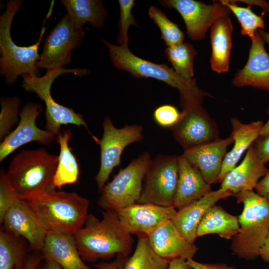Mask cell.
Here are the masks:
<instances>
[{"mask_svg":"<svg viewBox=\"0 0 269 269\" xmlns=\"http://www.w3.org/2000/svg\"><path fill=\"white\" fill-rule=\"evenodd\" d=\"M254 142L259 158L266 164L269 161V133L265 136H259Z\"/></svg>","mask_w":269,"mask_h":269,"instance_id":"obj_38","label":"cell"},{"mask_svg":"<svg viewBox=\"0 0 269 269\" xmlns=\"http://www.w3.org/2000/svg\"><path fill=\"white\" fill-rule=\"evenodd\" d=\"M22 3L20 0H8L0 16V74L8 85L13 84L19 76L26 74L40 76L37 65L40 58L38 48L46 28L42 27L36 43L29 46L17 45L11 36L12 22Z\"/></svg>","mask_w":269,"mask_h":269,"instance_id":"obj_4","label":"cell"},{"mask_svg":"<svg viewBox=\"0 0 269 269\" xmlns=\"http://www.w3.org/2000/svg\"><path fill=\"white\" fill-rule=\"evenodd\" d=\"M203 102L180 105V119L172 130L174 139L184 150L220 138L217 124L203 107Z\"/></svg>","mask_w":269,"mask_h":269,"instance_id":"obj_11","label":"cell"},{"mask_svg":"<svg viewBox=\"0 0 269 269\" xmlns=\"http://www.w3.org/2000/svg\"><path fill=\"white\" fill-rule=\"evenodd\" d=\"M1 224L6 231L26 240L34 252L41 253L47 232L24 200L15 202Z\"/></svg>","mask_w":269,"mask_h":269,"instance_id":"obj_16","label":"cell"},{"mask_svg":"<svg viewBox=\"0 0 269 269\" xmlns=\"http://www.w3.org/2000/svg\"><path fill=\"white\" fill-rule=\"evenodd\" d=\"M87 68L67 69L61 68L53 70H47L42 77L26 74L22 76L21 86L26 91L35 93L46 106L45 113L46 130L56 136L61 132V126L71 124L86 128L94 140L98 143L99 139L89 131L88 125L82 115L76 113L71 108L64 106L56 102L51 94V88L55 80L61 75L71 73L79 77L90 73Z\"/></svg>","mask_w":269,"mask_h":269,"instance_id":"obj_7","label":"cell"},{"mask_svg":"<svg viewBox=\"0 0 269 269\" xmlns=\"http://www.w3.org/2000/svg\"><path fill=\"white\" fill-rule=\"evenodd\" d=\"M159 2L180 13L189 38L194 41L204 39L214 22L222 16H229L231 12L220 0L213 1L212 4L194 0H162Z\"/></svg>","mask_w":269,"mask_h":269,"instance_id":"obj_13","label":"cell"},{"mask_svg":"<svg viewBox=\"0 0 269 269\" xmlns=\"http://www.w3.org/2000/svg\"><path fill=\"white\" fill-rule=\"evenodd\" d=\"M233 143L230 135L215 141L184 150L183 155L200 172L210 184L218 182L223 161L229 145Z\"/></svg>","mask_w":269,"mask_h":269,"instance_id":"obj_18","label":"cell"},{"mask_svg":"<svg viewBox=\"0 0 269 269\" xmlns=\"http://www.w3.org/2000/svg\"><path fill=\"white\" fill-rule=\"evenodd\" d=\"M165 54L178 75L186 79L194 78V61L197 51L192 44L183 42L168 46Z\"/></svg>","mask_w":269,"mask_h":269,"instance_id":"obj_31","label":"cell"},{"mask_svg":"<svg viewBox=\"0 0 269 269\" xmlns=\"http://www.w3.org/2000/svg\"><path fill=\"white\" fill-rule=\"evenodd\" d=\"M26 247L20 238L6 231L0 229V269H14L26 259Z\"/></svg>","mask_w":269,"mask_h":269,"instance_id":"obj_30","label":"cell"},{"mask_svg":"<svg viewBox=\"0 0 269 269\" xmlns=\"http://www.w3.org/2000/svg\"><path fill=\"white\" fill-rule=\"evenodd\" d=\"M178 178V155H157L151 159L145 173L137 203L172 206Z\"/></svg>","mask_w":269,"mask_h":269,"instance_id":"obj_9","label":"cell"},{"mask_svg":"<svg viewBox=\"0 0 269 269\" xmlns=\"http://www.w3.org/2000/svg\"><path fill=\"white\" fill-rule=\"evenodd\" d=\"M120 19L119 22V33L117 42L119 46L128 48L129 43L128 31L131 25L139 27L134 15L132 12L134 5L133 0H119Z\"/></svg>","mask_w":269,"mask_h":269,"instance_id":"obj_35","label":"cell"},{"mask_svg":"<svg viewBox=\"0 0 269 269\" xmlns=\"http://www.w3.org/2000/svg\"><path fill=\"white\" fill-rule=\"evenodd\" d=\"M24 200L47 232L73 235L88 216L89 200L75 192L54 189Z\"/></svg>","mask_w":269,"mask_h":269,"instance_id":"obj_2","label":"cell"},{"mask_svg":"<svg viewBox=\"0 0 269 269\" xmlns=\"http://www.w3.org/2000/svg\"><path fill=\"white\" fill-rule=\"evenodd\" d=\"M36 269H63L58 264L54 261L44 259Z\"/></svg>","mask_w":269,"mask_h":269,"instance_id":"obj_45","label":"cell"},{"mask_svg":"<svg viewBox=\"0 0 269 269\" xmlns=\"http://www.w3.org/2000/svg\"><path fill=\"white\" fill-rule=\"evenodd\" d=\"M234 196L231 191L220 188L211 191L200 199L177 211L171 219L180 234L188 242L194 243L196 230L207 210L219 200Z\"/></svg>","mask_w":269,"mask_h":269,"instance_id":"obj_19","label":"cell"},{"mask_svg":"<svg viewBox=\"0 0 269 269\" xmlns=\"http://www.w3.org/2000/svg\"><path fill=\"white\" fill-rule=\"evenodd\" d=\"M60 1L77 27L83 28L87 23L97 28L104 26L108 13L102 0H62Z\"/></svg>","mask_w":269,"mask_h":269,"instance_id":"obj_28","label":"cell"},{"mask_svg":"<svg viewBox=\"0 0 269 269\" xmlns=\"http://www.w3.org/2000/svg\"><path fill=\"white\" fill-rule=\"evenodd\" d=\"M266 164L259 158L253 144L242 162L226 175L220 188L231 191L234 196L241 192L254 190L269 170Z\"/></svg>","mask_w":269,"mask_h":269,"instance_id":"obj_20","label":"cell"},{"mask_svg":"<svg viewBox=\"0 0 269 269\" xmlns=\"http://www.w3.org/2000/svg\"><path fill=\"white\" fill-rule=\"evenodd\" d=\"M181 112L174 106L163 105L153 112V119L158 125L163 128H173L181 118Z\"/></svg>","mask_w":269,"mask_h":269,"instance_id":"obj_37","label":"cell"},{"mask_svg":"<svg viewBox=\"0 0 269 269\" xmlns=\"http://www.w3.org/2000/svg\"><path fill=\"white\" fill-rule=\"evenodd\" d=\"M186 263L190 269H236L234 266H229L226 264H205L201 263L189 259Z\"/></svg>","mask_w":269,"mask_h":269,"instance_id":"obj_40","label":"cell"},{"mask_svg":"<svg viewBox=\"0 0 269 269\" xmlns=\"http://www.w3.org/2000/svg\"><path fill=\"white\" fill-rule=\"evenodd\" d=\"M233 26L229 16H224L214 22L210 28L212 52L210 65L218 73H224L229 70Z\"/></svg>","mask_w":269,"mask_h":269,"instance_id":"obj_25","label":"cell"},{"mask_svg":"<svg viewBox=\"0 0 269 269\" xmlns=\"http://www.w3.org/2000/svg\"><path fill=\"white\" fill-rule=\"evenodd\" d=\"M173 206L135 203L116 211L123 228L130 234L147 237L177 212Z\"/></svg>","mask_w":269,"mask_h":269,"instance_id":"obj_15","label":"cell"},{"mask_svg":"<svg viewBox=\"0 0 269 269\" xmlns=\"http://www.w3.org/2000/svg\"><path fill=\"white\" fill-rule=\"evenodd\" d=\"M265 43L257 30L246 65L238 70L232 81L235 87L250 86L269 92V54Z\"/></svg>","mask_w":269,"mask_h":269,"instance_id":"obj_17","label":"cell"},{"mask_svg":"<svg viewBox=\"0 0 269 269\" xmlns=\"http://www.w3.org/2000/svg\"><path fill=\"white\" fill-rule=\"evenodd\" d=\"M103 135L100 139V167L95 176L98 190L101 192L114 168L121 163L124 149L130 144L143 138L142 127L139 125H127L118 129L110 117L103 122Z\"/></svg>","mask_w":269,"mask_h":269,"instance_id":"obj_10","label":"cell"},{"mask_svg":"<svg viewBox=\"0 0 269 269\" xmlns=\"http://www.w3.org/2000/svg\"><path fill=\"white\" fill-rule=\"evenodd\" d=\"M44 259L41 253L34 252L28 254L25 261L14 269H36L41 262Z\"/></svg>","mask_w":269,"mask_h":269,"instance_id":"obj_39","label":"cell"},{"mask_svg":"<svg viewBox=\"0 0 269 269\" xmlns=\"http://www.w3.org/2000/svg\"><path fill=\"white\" fill-rule=\"evenodd\" d=\"M84 36L83 28L77 27L67 14L64 15L45 39L38 67L53 70L70 63L72 52Z\"/></svg>","mask_w":269,"mask_h":269,"instance_id":"obj_12","label":"cell"},{"mask_svg":"<svg viewBox=\"0 0 269 269\" xmlns=\"http://www.w3.org/2000/svg\"><path fill=\"white\" fill-rule=\"evenodd\" d=\"M260 256L264 261L269 263V235L260 250Z\"/></svg>","mask_w":269,"mask_h":269,"instance_id":"obj_46","label":"cell"},{"mask_svg":"<svg viewBox=\"0 0 269 269\" xmlns=\"http://www.w3.org/2000/svg\"><path fill=\"white\" fill-rule=\"evenodd\" d=\"M100 220L88 214L84 226L73 235L83 261L94 262L131 253L134 239L122 226L116 211L104 210Z\"/></svg>","mask_w":269,"mask_h":269,"instance_id":"obj_1","label":"cell"},{"mask_svg":"<svg viewBox=\"0 0 269 269\" xmlns=\"http://www.w3.org/2000/svg\"><path fill=\"white\" fill-rule=\"evenodd\" d=\"M148 14L159 28L161 38L167 47L184 41L185 35L183 32L176 24L169 19L159 8L156 6H150Z\"/></svg>","mask_w":269,"mask_h":269,"instance_id":"obj_33","label":"cell"},{"mask_svg":"<svg viewBox=\"0 0 269 269\" xmlns=\"http://www.w3.org/2000/svg\"><path fill=\"white\" fill-rule=\"evenodd\" d=\"M42 111L41 105L35 102L25 105L19 114V121L0 144V161L21 146L36 141L42 145H49L56 140V136L47 130L39 129L36 120Z\"/></svg>","mask_w":269,"mask_h":269,"instance_id":"obj_14","label":"cell"},{"mask_svg":"<svg viewBox=\"0 0 269 269\" xmlns=\"http://www.w3.org/2000/svg\"><path fill=\"white\" fill-rule=\"evenodd\" d=\"M128 256L118 255L116 259L109 263L102 262L94 265L97 269H124L125 263Z\"/></svg>","mask_w":269,"mask_h":269,"instance_id":"obj_41","label":"cell"},{"mask_svg":"<svg viewBox=\"0 0 269 269\" xmlns=\"http://www.w3.org/2000/svg\"><path fill=\"white\" fill-rule=\"evenodd\" d=\"M42 254L63 269H91L83 262L72 235L47 232Z\"/></svg>","mask_w":269,"mask_h":269,"instance_id":"obj_23","label":"cell"},{"mask_svg":"<svg viewBox=\"0 0 269 269\" xmlns=\"http://www.w3.org/2000/svg\"><path fill=\"white\" fill-rule=\"evenodd\" d=\"M238 217L220 206L215 205L206 212L196 230L197 237L215 234L227 240L232 239L240 230Z\"/></svg>","mask_w":269,"mask_h":269,"instance_id":"obj_27","label":"cell"},{"mask_svg":"<svg viewBox=\"0 0 269 269\" xmlns=\"http://www.w3.org/2000/svg\"><path fill=\"white\" fill-rule=\"evenodd\" d=\"M133 254L128 257L124 269H167L170 261L160 257L152 249L145 235H138Z\"/></svg>","mask_w":269,"mask_h":269,"instance_id":"obj_29","label":"cell"},{"mask_svg":"<svg viewBox=\"0 0 269 269\" xmlns=\"http://www.w3.org/2000/svg\"><path fill=\"white\" fill-rule=\"evenodd\" d=\"M0 103V140L1 141L12 132L18 122L21 100L17 96L2 97Z\"/></svg>","mask_w":269,"mask_h":269,"instance_id":"obj_34","label":"cell"},{"mask_svg":"<svg viewBox=\"0 0 269 269\" xmlns=\"http://www.w3.org/2000/svg\"><path fill=\"white\" fill-rule=\"evenodd\" d=\"M268 115V120L266 123H264L260 133V136H263L269 133V107L267 110Z\"/></svg>","mask_w":269,"mask_h":269,"instance_id":"obj_47","label":"cell"},{"mask_svg":"<svg viewBox=\"0 0 269 269\" xmlns=\"http://www.w3.org/2000/svg\"><path fill=\"white\" fill-rule=\"evenodd\" d=\"M186 260L182 259H175L169 262L167 269H190Z\"/></svg>","mask_w":269,"mask_h":269,"instance_id":"obj_44","label":"cell"},{"mask_svg":"<svg viewBox=\"0 0 269 269\" xmlns=\"http://www.w3.org/2000/svg\"><path fill=\"white\" fill-rule=\"evenodd\" d=\"M258 32L265 42H266L269 46V32H266L263 29H259Z\"/></svg>","mask_w":269,"mask_h":269,"instance_id":"obj_48","label":"cell"},{"mask_svg":"<svg viewBox=\"0 0 269 269\" xmlns=\"http://www.w3.org/2000/svg\"><path fill=\"white\" fill-rule=\"evenodd\" d=\"M148 239L155 253L169 261L193 259L198 250L194 243L188 242L180 234L171 220L153 231Z\"/></svg>","mask_w":269,"mask_h":269,"instance_id":"obj_21","label":"cell"},{"mask_svg":"<svg viewBox=\"0 0 269 269\" xmlns=\"http://www.w3.org/2000/svg\"><path fill=\"white\" fill-rule=\"evenodd\" d=\"M255 190L257 194L269 200V169L259 181Z\"/></svg>","mask_w":269,"mask_h":269,"instance_id":"obj_42","label":"cell"},{"mask_svg":"<svg viewBox=\"0 0 269 269\" xmlns=\"http://www.w3.org/2000/svg\"><path fill=\"white\" fill-rule=\"evenodd\" d=\"M232 131L231 135L234 145L224 158L218 182L221 183L226 175L234 169L244 152L253 144L260 136V131L264 124L262 121L249 124H244L238 118L231 119Z\"/></svg>","mask_w":269,"mask_h":269,"instance_id":"obj_24","label":"cell"},{"mask_svg":"<svg viewBox=\"0 0 269 269\" xmlns=\"http://www.w3.org/2000/svg\"><path fill=\"white\" fill-rule=\"evenodd\" d=\"M178 178L172 206L178 210L211 191L199 170L185 158L178 155Z\"/></svg>","mask_w":269,"mask_h":269,"instance_id":"obj_22","label":"cell"},{"mask_svg":"<svg viewBox=\"0 0 269 269\" xmlns=\"http://www.w3.org/2000/svg\"><path fill=\"white\" fill-rule=\"evenodd\" d=\"M72 135L70 130H66L60 132L56 138L60 146V152L53 185L55 188L60 190L64 185L77 182L80 176L79 163L69 146Z\"/></svg>","mask_w":269,"mask_h":269,"instance_id":"obj_26","label":"cell"},{"mask_svg":"<svg viewBox=\"0 0 269 269\" xmlns=\"http://www.w3.org/2000/svg\"><path fill=\"white\" fill-rule=\"evenodd\" d=\"M220 1L236 16L240 23L241 33L242 35L248 36L251 40H253L257 31L265 28V21L263 16H259L254 13L251 6H239L236 0H220Z\"/></svg>","mask_w":269,"mask_h":269,"instance_id":"obj_32","label":"cell"},{"mask_svg":"<svg viewBox=\"0 0 269 269\" xmlns=\"http://www.w3.org/2000/svg\"><path fill=\"white\" fill-rule=\"evenodd\" d=\"M236 197L244 208L238 216L240 230L232 239L231 250L240 258L254 260L260 256L269 235V200L254 190L240 193Z\"/></svg>","mask_w":269,"mask_h":269,"instance_id":"obj_6","label":"cell"},{"mask_svg":"<svg viewBox=\"0 0 269 269\" xmlns=\"http://www.w3.org/2000/svg\"><path fill=\"white\" fill-rule=\"evenodd\" d=\"M57 163L58 156L44 148L24 149L12 158L6 172L17 196L25 200L55 189Z\"/></svg>","mask_w":269,"mask_h":269,"instance_id":"obj_3","label":"cell"},{"mask_svg":"<svg viewBox=\"0 0 269 269\" xmlns=\"http://www.w3.org/2000/svg\"><path fill=\"white\" fill-rule=\"evenodd\" d=\"M251 6L253 5H257L262 9V16H263L266 13L269 12V2L265 0H239Z\"/></svg>","mask_w":269,"mask_h":269,"instance_id":"obj_43","label":"cell"},{"mask_svg":"<svg viewBox=\"0 0 269 269\" xmlns=\"http://www.w3.org/2000/svg\"><path fill=\"white\" fill-rule=\"evenodd\" d=\"M151 159L149 153L145 152L120 169L113 179L105 185L98 200L99 205L104 210L116 211L137 203L143 179Z\"/></svg>","mask_w":269,"mask_h":269,"instance_id":"obj_8","label":"cell"},{"mask_svg":"<svg viewBox=\"0 0 269 269\" xmlns=\"http://www.w3.org/2000/svg\"><path fill=\"white\" fill-rule=\"evenodd\" d=\"M19 198L13 190L3 169L0 171V222L1 224L7 211Z\"/></svg>","mask_w":269,"mask_h":269,"instance_id":"obj_36","label":"cell"},{"mask_svg":"<svg viewBox=\"0 0 269 269\" xmlns=\"http://www.w3.org/2000/svg\"><path fill=\"white\" fill-rule=\"evenodd\" d=\"M102 41L108 47L111 60L115 67L129 72L135 77L153 78L177 89L180 94V103L203 100L204 97H212L199 88L195 78L184 79L166 64L144 60L133 53L128 47L116 45L104 39Z\"/></svg>","mask_w":269,"mask_h":269,"instance_id":"obj_5","label":"cell"}]
</instances>
